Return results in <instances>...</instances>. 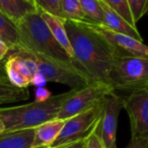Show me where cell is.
Segmentation results:
<instances>
[{
	"mask_svg": "<svg viewBox=\"0 0 148 148\" xmlns=\"http://www.w3.org/2000/svg\"><path fill=\"white\" fill-rule=\"evenodd\" d=\"M109 85L114 91H130L148 88V58L120 56L112 67Z\"/></svg>",
	"mask_w": 148,
	"mask_h": 148,
	"instance_id": "cell-5",
	"label": "cell"
},
{
	"mask_svg": "<svg viewBox=\"0 0 148 148\" xmlns=\"http://www.w3.org/2000/svg\"><path fill=\"white\" fill-rule=\"evenodd\" d=\"M114 92L110 85L92 83L89 85L75 90L62 103L56 119L69 120L77 114L84 113L103 101L108 95Z\"/></svg>",
	"mask_w": 148,
	"mask_h": 148,
	"instance_id": "cell-7",
	"label": "cell"
},
{
	"mask_svg": "<svg viewBox=\"0 0 148 148\" xmlns=\"http://www.w3.org/2000/svg\"><path fill=\"white\" fill-rule=\"evenodd\" d=\"M4 131H5V127H4V125H3V121H2V120L0 118V133H3Z\"/></svg>",
	"mask_w": 148,
	"mask_h": 148,
	"instance_id": "cell-31",
	"label": "cell"
},
{
	"mask_svg": "<svg viewBox=\"0 0 148 148\" xmlns=\"http://www.w3.org/2000/svg\"><path fill=\"white\" fill-rule=\"evenodd\" d=\"M4 69L10 83L19 88H27L30 85L33 76L37 72L34 59L21 50L9 57Z\"/></svg>",
	"mask_w": 148,
	"mask_h": 148,
	"instance_id": "cell-10",
	"label": "cell"
},
{
	"mask_svg": "<svg viewBox=\"0 0 148 148\" xmlns=\"http://www.w3.org/2000/svg\"><path fill=\"white\" fill-rule=\"evenodd\" d=\"M113 10L119 14L123 19H125L129 24L136 27V24L134 21L127 0H103Z\"/></svg>",
	"mask_w": 148,
	"mask_h": 148,
	"instance_id": "cell-21",
	"label": "cell"
},
{
	"mask_svg": "<svg viewBox=\"0 0 148 148\" xmlns=\"http://www.w3.org/2000/svg\"><path fill=\"white\" fill-rule=\"evenodd\" d=\"M135 24L148 11V0H127Z\"/></svg>",
	"mask_w": 148,
	"mask_h": 148,
	"instance_id": "cell-23",
	"label": "cell"
},
{
	"mask_svg": "<svg viewBox=\"0 0 148 148\" xmlns=\"http://www.w3.org/2000/svg\"><path fill=\"white\" fill-rule=\"evenodd\" d=\"M64 26L75 60L94 82L109 85V75L115 59L121 56L88 20L65 19Z\"/></svg>",
	"mask_w": 148,
	"mask_h": 148,
	"instance_id": "cell-1",
	"label": "cell"
},
{
	"mask_svg": "<svg viewBox=\"0 0 148 148\" xmlns=\"http://www.w3.org/2000/svg\"><path fill=\"white\" fill-rule=\"evenodd\" d=\"M85 148H105L104 144L101 139V135L99 132V126L87 138L86 143H85Z\"/></svg>",
	"mask_w": 148,
	"mask_h": 148,
	"instance_id": "cell-24",
	"label": "cell"
},
{
	"mask_svg": "<svg viewBox=\"0 0 148 148\" xmlns=\"http://www.w3.org/2000/svg\"><path fill=\"white\" fill-rule=\"evenodd\" d=\"M46 82H47V80L45 79V78L38 72L33 76V78L31 79V85L38 86V87H43L45 85Z\"/></svg>",
	"mask_w": 148,
	"mask_h": 148,
	"instance_id": "cell-27",
	"label": "cell"
},
{
	"mask_svg": "<svg viewBox=\"0 0 148 148\" xmlns=\"http://www.w3.org/2000/svg\"><path fill=\"white\" fill-rule=\"evenodd\" d=\"M86 19L96 24H103V12L98 0H79Z\"/></svg>",
	"mask_w": 148,
	"mask_h": 148,
	"instance_id": "cell-19",
	"label": "cell"
},
{
	"mask_svg": "<svg viewBox=\"0 0 148 148\" xmlns=\"http://www.w3.org/2000/svg\"><path fill=\"white\" fill-rule=\"evenodd\" d=\"M36 128L0 133V148H31L35 140Z\"/></svg>",
	"mask_w": 148,
	"mask_h": 148,
	"instance_id": "cell-15",
	"label": "cell"
},
{
	"mask_svg": "<svg viewBox=\"0 0 148 148\" xmlns=\"http://www.w3.org/2000/svg\"><path fill=\"white\" fill-rule=\"evenodd\" d=\"M21 50L26 52L36 64L37 72H40L47 81L60 83L70 87V90H77L95 83L90 77L76 64L72 62H61L42 55Z\"/></svg>",
	"mask_w": 148,
	"mask_h": 148,
	"instance_id": "cell-4",
	"label": "cell"
},
{
	"mask_svg": "<svg viewBox=\"0 0 148 148\" xmlns=\"http://www.w3.org/2000/svg\"></svg>",
	"mask_w": 148,
	"mask_h": 148,
	"instance_id": "cell-35",
	"label": "cell"
},
{
	"mask_svg": "<svg viewBox=\"0 0 148 148\" xmlns=\"http://www.w3.org/2000/svg\"><path fill=\"white\" fill-rule=\"evenodd\" d=\"M19 36L16 49H23L61 62L74 63L53 37L41 17V10L27 14L16 24Z\"/></svg>",
	"mask_w": 148,
	"mask_h": 148,
	"instance_id": "cell-2",
	"label": "cell"
},
{
	"mask_svg": "<svg viewBox=\"0 0 148 148\" xmlns=\"http://www.w3.org/2000/svg\"><path fill=\"white\" fill-rule=\"evenodd\" d=\"M52 96L51 92L45 87H37L35 92V101L43 102L48 100Z\"/></svg>",
	"mask_w": 148,
	"mask_h": 148,
	"instance_id": "cell-25",
	"label": "cell"
},
{
	"mask_svg": "<svg viewBox=\"0 0 148 148\" xmlns=\"http://www.w3.org/2000/svg\"><path fill=\"white\" fill-rule=\"evenodd\" d=\"M124 109L130 120L132 137L148 139V88L131 92L124 98Z\"/></svg>",
	"mask_w": 148,
	"mask_h": 148,
	"instance_id": "cell-8",
	"label": "cell"
},
{
	"mask_svg": "<svg viewBox=\"0 0 148 148\" xmlns=\"http://www.w3.org/2000/svg\"><path fill=\"white\" fill-rule=\"evenodd\" d=\"M124 108V98L117 95L114 92L107 96L104 112L99 125L101 139L105 148H117L116 133L119 114Z\"/></svg>",
	"mask_w": 148,
	"mask_h": 148,
	"instance_id": "cell-9",
	"label": "cell"
},
{
	"mask_svg": "<svg viewBox=\"0 0 148 148\" xmlns=\"http://www.w3.org/2000/svg\"><path fill=\"white\" fill-rule=\"evenodd\" d=\"M34 2L38 10L65 19L62 10L61 0H34Z\"/></svg>",
	"mask_w": 148,
	"mask_h": 148,
	"instance_id": "cell-22",
	"label": "cell"
},
{
	"mask_svg": "<svg viewBox=\"0 0 148 148\" xmlns=\"http://www.w3.org/2000/svg\"><path fill=\"white\" fill-rule=\"evenodd\" d=\"M101 33L114 45L121 56H135L148 58V46L128 35L116 32L108 29L101 24L95 23Z\"/></svg>",
	"mask_w": 148,
	"mask_h": 148,
	"instance_id": "cell-11",
	"label": "cell"
},
{
	"mask_svg": "<svg viewBox=\"0 0 148 148\" xmlns=\"http://www.w3.org/2000/svg\"><path fill=\"white\" fill-rule=\"evenodd\" d=\"M61 5L65 19H71V20L86 19V17L81 8L79 0H61Z\"/></svg>",
	"mask_w": 148,
	"mask_h": 148,
	"instance_id": "cell-20",
	"label": "cell"
},
{
	"mask_svg": "<svg viewBox=\"0 0 148 148\" xmlns=\"http://www.w3.org/2000/svg\"><path fill=\"white\" fill-rule=\"evenodd\" d=\"M0 10L14 24L27 14L38 10L37 7L28 0H0Z\"/></svg>",
	"mask_w": 148,
	"mask_h": 148,
	"instance_id": "cell-16",
	"label": "cell"
},
{
	"mask_svg": "<svg viewBox=\"0 0 148 148\" xmlns=\"http://www.w3.org/2000/svg\"><path fill=\"white\" fill-rule=\"evenodd\" d=\"M41 17L46 23L47 26L50 30L53 37L56 38V40L59 43V44L65 50V51L68 53L71 60L75 63V55L74 51L70 44V41L69 39L65 26H64V20L63 18L58 17L56 16H54L52 14L44 12L41 10Z\"/></svg>",
	"mask_w": 148,
	"mask_h": 148,
	"instance_id": "cell-13",
	"label": "cell"
},
{
	"mask_svg": "<svg viewBox=\"0 0 148 148\" xmlns=\"http://www.w3.org/2000/svg\"><path fill=\"white\" fill-rule=\"evenodd\" d=\"M10 50V46L3 40L0 38V61L7 55Z\"/></svg>",
	"mask_w": 148,
	"mask_h": 148,
	"instance_id": "cell-28",
	"label": "cell"
},
{
	"mask_svg": "<svg viewBox=\"0 0 148 148\" xmlns=\"http://www.w3.org/2000/svg\"><path fill=\"white\" fill-rule=\"evenodd\" d=\"M105 100L106 99L93 108L67 120L51 147H59L78 140H86L101 122L104 112Z\"/></svg>",
	"mask_w": 148,
	"mask_h": 148,
	"instance_id": "cell-6",
	"label": "cell"
},
{
	"mask_svg": "<svg viewBox=\"0 0 148 148\" xmlns=\"http://www.w3.org/2000/svg\"><path fill=\"white\" fill-rule=\"evenodd\" d=\"M67 146V145H66ZM66 146H62V147H56V148H64ZM50 148H52V147H50Z\"/></svg>",
	"mask_w": 148,
	"mask_h": 148,
	"instance_id": "cell-34",
	"label": "cell"
},
{
	"mask_svg": "<svg viewBox=\"0 0 148 148\" xmlns=\"http://www.w3.org/2000/svg\"><path fill=\"white\" fill-rule=\"evenodd\" d=\"M0 77H7L6 72H5V69L3 67H2L1 65H0Z\"/></svg>",
	"mask_w": 148,
	"mask_h": 148,
	"instance_id": "cell-30",
	"label": "cell"
},
{
	"mask_svg": "<svg viewBox=\"0 0 148 148\" xmlns=\"http://www.w3.org/2000/svg\"><path fill=\"white\" fill-rule=\"evenodd\" d=\"M126 148H148V139L142 137H132Z\"/></svg>",
	"mask_w": 148,
	"mask_h": 148,
	"instance_id": "cell-26",
	"label": "cell"
},
{
	"mask_svg": "<svg viewBox=\"0 0 148 148\" xmlns=\"http://www.w3.org/2000/svg\"><path fill=\"white\" fill-rule=\"evenodd\" d=\"M103 12V25L116 32L123 33L143 42L142 37L136 27L129 24L119 14L113 10L103 0H98Z\"/></svg>",
	"mask_w": 148,
	"mask_h": 148,
	"instance_id": "cell-12",
	"label": "cell"
},
{
	"mask_svg": "<svg viewBox=\"0 0 148 148\" xmlns=\"http://www.w3.org/2000/svg\"><path fill=\"white\" fill-rule=\"evenodd\" d=\"M67 120L55 119L47 121L36 127L33 147H51L55 140L59 136Z\"/></svg>",
	"mask_w": 148,
	"mask_h": 148,
	"instance_id": "cell-14",
	"label": "cell"
},
{
	"mask_svg": "<svg viewBox=\"0 0 148 148\" xmlns=\"http://www.w3.org/2000/svg\"><path fill=\"white\" fill-rule=\"evenodd\" d=\"M86 140H78V141L73 142V143H70V144L67 145L64 148H85Z\"/></svg>",
	"mask_w": 148,
	"mask_h": 148,
	"instance_id": "cell-29",
	"label": "cell"
},
{
	"mask_svg": "<svg viewBox=\"0 0 148 148\" xmlns=\"http://www.w3.org/2000/svg\"><path fill=\"white\" fill-rule=\"evenodd\" d=\"M29 2H30L31 3H33V4H35V2H34V0H28ZM36 5V4H35Z\"/></svg>",
	"mask_w": 148,
	"mask_h": 148,
	"instance_id": "cell-33",
	"label": "cell"
},
{
	"mask_svg": "<svg viewBox=\"0 0 148 148\" xmlns=\"http://www.w3.org/2000/svg\"><path fill=\"white\" fill-rule=\"evenodd\" d=\"M31 148H50V147H31Z\"/></svg>",
	"mask_w": 148,
	"mask_h": 148,
	"instance_id": "cell-32",
	"label": "cell"
},
{
	"mask_svg": "<svg viewBox=\"0 0 148 148\" xmlns=\"http://www.w3.org/2000/svg\"><path fill=\"white\" fill-rule=\"evenodd\" d=\"M0 38L10 48L16 49L19 44V36L16 24L0 10Z\"/></svg>",
	"mask_w": 148,
	"mask_h": 148,
	"instance_id": "cell-18",
	"label": "cell"
},
{
	"mask_svg": "<svg viewBox=\"0 0 148 148\" xmlns=\"http://www.w3.org/2000/svg\"><path fill=\"white\" fill-rule=\"evenodd\" d=\"M29 98L27 88H19L11 84L7 77H0V105L24 101Z\"/></svg>",
	"mask_w": 148,
	"mask_h": 148,
	"instance_id": "cell-17",
	"label": "cell"
},
{
	"mask_svg": "<svg viewBox=\"0 0 148 148\" xmlns=\"http://www.w3.org/2000/svg\"><path fill=\"white\" fill-rule=\"evenodd\" d=\"M74 91L52 95L43 102L34 101L23 106L0 107V118L4 125L5 132L36 128L47 121L56 119L62 103Z\"/></svg>",
	"mask_w": 148,
	"mask_h": 148,
	"instance_id": "cell-3",
	"label": "cell"
}]
</instances>
